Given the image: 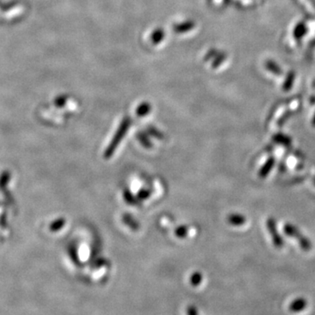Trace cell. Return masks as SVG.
<instances>
[{
    "label": "cell",
    "mask_w": 315,
    "mask_h": 315,
    "mask_svg": "<svg viewBox=\"0 0 315 315\" xmlns=\"http://www.w3.org/2000/svg\"><path fill=\"white\" fill-rule=\"evenodd\" d=\"M275 163H276V159L273 156L269 157L266 160V163L264 164L262 167L260 168L259 172V177L260 179H265V178L267 177L268 174L271 173V171L273 170Z\"/></svg>",
    "instance_id": "3"
},
{
    "label": "cell",
    "mask_w": 315,
    "mask_h": 315,
    "mask_svg": "<svg viewBox=\"0 0 315 315\" xmlns=\"http://www.w3.org/2000/svg\"><path fill=\"white\" fill-rule=\"evenodd\" d=\"M308 306V301L305 298L300 297L295 299L290 306H289V310L293 313H299V312L303 311L305 308Z\"/></svg>",
    "instance_id": "4"
},
{
    "label": "cell",
    "mask_w": 315,
    "mask_h": 315,
    "mask_svg": "<svg viewBox=\"0 0 315 315\" xmlns=\"http://www.w3.org/2000/svg\"><path fill=\"white\" fill-rule=\"evenodd\" d=\"M313 182H314V184L315 185V176L314 177V179H313Z\"/></svg>",
    "instance_id": "8"
},
{
    "label": "cell",
    "mask_w": 315,
    "mask_h": 315,
    "mask_svg": "<svg viewBox=\"0 0 315 315\" xmlns=\"http://www.w3.org/2000/svg\"><path fill=\"white\" fill-rule=\"evenodd\" d=\"M228 221L234 226H242L246 223V218L241 214H232L228 217Z\"/></svg>",
    "instance_id": "5"
},
{
    "label": "cell",
    "mask_w": 315,
    "mask_h": 315,
    "mask_svg": "<svg viewBox=\"0 0 315 315\" xmlns=\"http://www.w3.org/2000/svg\"><path fill=\"white\" fill-rule=\"evenodd\" d=\"M273 139H274V141L277 142V143L281 144V145H286V146H287V145H290L291 143H292V140H291V138H289V137L282 134L274 136Z\"/></svg>",
    "instance_id": "6"
},
{
    "label": "cell",
    "mask_w": 315,
    "mask_h": 315,
    "mask_svg": "<svg viewBox=\"0 0 315 315\" xmlns=\"http://www.w3.org/2000/svg\"><path fill=\"white\" fill-rule=\"evenodd\" d=\"M284 232L288 237L296 239L303 251L305 252L311 251L312 247H313L311 241L306 236L301 233L297 227L294 226L292 223H286L284 226Z\"/></svg>",
    "instance_id": "1"
},
{
    "label": "cell",
    "mask_w": 315,
    "mask_h": 315,
    "mask_svg": "<svg viewBox=\"0 0 315 315\" xmlns=\"http://www.w3.org/2000/svg\"><path fill=\"white\" fill-rule=\"evenodd\" d=\"M312 124H313V125H314V127H315V117H314V118H313V122H312Z\"/></svg>",
    "instance_id": "7"
},
{
    "label": "cell",
    "mask_w": 315,
    "mask_h": 315,
    "mask_svg": "<svg viewBox=\"0 0 315 315\" xmlns=\"http://www.w3.org/2000/svg\"><path fill=\"white\" fill-rule=\"evenodd\" d=\"M266 226L267 229L269 230L270 235L272 237V240H273V245L276 247L277 249H281L284 246L283 238L282 236L279 233L278 231V228H277L276 220L273 218V217H269L267 219L266 222Z\"/></svg>",
    "instance_id": "2"
}]
</instances>
